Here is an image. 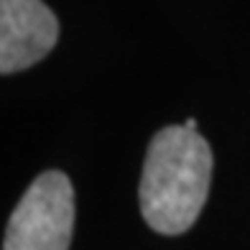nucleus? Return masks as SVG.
<instances>
[{"mask_svg":"<svg viewBox=\"0 0 250 250\" xmlns=\"http://www.w3.org/2000/svg\"><path fill=\"white\" fill-rule=\"evenodd\" d=\"M212 181V148L187 125L161 128L146 151L141 214L151 230L181 235L197 222Z\"/></svg>","mask_w":250,"mask_h":250,"instance_id":"f257e3e1","label":"nucleus"},{"mask_svg":"<svg viewBox=\"0 0 250 250\" xmlns=\"http://www.w3.org/2000/svg\"><path fill=\"white\" fill-rule=\"evenodd\" d=\"M184 125H187V128H189V130H197V120H194V118H189V120H187Z\"/></svg>","mask_w":250,"mask_h":250,"instance_id":"20e7f679","label":"nucleus"},{"mask_svg":"<svg viewBox=\"0 0 250 250\" xmlns=\"http://www.w3.org/2000/svg\"><path fill=\"white\" fill-rule=\"evenodd\" d=\"M59 39V21L43 0H0V74L39 64Z\"/></svg>","mask_w":250,"mask_h":250,"instance_id":"7ed1b4c3","label":"nucleus"},{"mask_svg":"<svg viewBox=\"0 0 250 250\" xmlns=\"http://www.w3.org/2000/svg\"><path fill=\"white\" fill-rule=\"evenodd\" d=\"M74 230V189L62 171H43L16 204L3 250H69Z\"/></svg>","mask_w":250,"mask_h":250,"instance_id":"f03ea898","label":"nucleus"}]
</instances>
